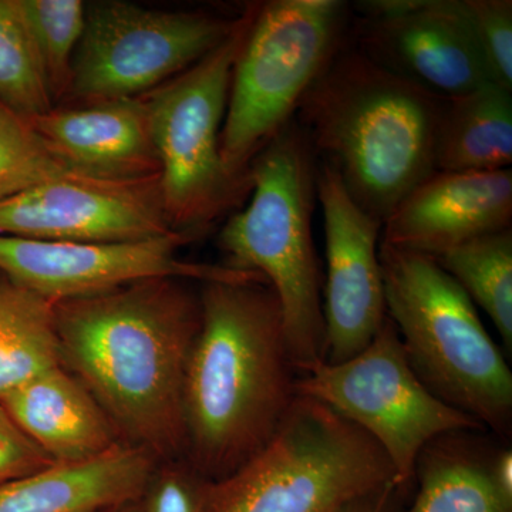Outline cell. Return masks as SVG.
Listing matches in <instances>:
<instances>
[{"instance_id": "8fae6325", "label": "cell", "mask_w": 512, "mask_h": 512, "mask_svg": "<svg viewBox=\"0 0 512 512\" xmlns=\"http://www.w3.org/2000/svg\"><path fill=\"white\" fill-rule=\"evenodd\" d=\"M190 239L180 232L130 242L0 237V274L53 303L90 298L157 278L266 284L254 272L185 261L180 249Z\"/></svg>"}, {"instance_id": "ba28073f", "label": "cell", "mask_w": 512, "mask_h": 512, "mask_svg": "<svg viewBox=\"0 0 512 512\" xmlns=\"http://www.w3.org/2000/svg\"><path fill=\"white\" fill-rule=\"evenodd\" d=\"M256 6L220 46L147 97L165 214L175 232L190 238L251 191L225 170L221 131L232 70Z\"/></svg>"}, {"instance_id": "4316f807", "label": "cell", "mask_w": 512, "mask_h": 512, "mask_svg": "<svg viewBox=\"0 0 512 512\" xmlns=\"http://www.w3.org/2000/svg\"><path fill=\"white\" fill-rule=\"evenodd\" d=\"M170 463L148 485L146 510L143 512H208L207 485L188 464ZM187 463V461H185Z\"/></svg>"}, {"instance_id": "7402d4cb", "label": "cell", "mask_w": 512, "mask_h": 512, "mask_svg": "<svg viewBox=\"0 0 512 512\" xmlns=\"http://www.w3.org/2000/svg\"><path fill=\"white\" fill-rule=\"evenodd\" d=\"M434 259L487 313L511 353L512 229L471 239Z\"/></svg>"}, {"instance_id": "484cf974", "label": "cell", "mask_w": 512, "mask_h": 512, "mask_svg": "<svg viewBox=\"0 0 512 512\" xmlns=\"http://www.w3.org/2000/svg\"><path fill=\"white\" fill-rule=\"evenodd\" d=\"M494 83L512 90L511 0H460Z\"/></svg>"}, {"instance_id": "4dcf8cb0", "label": "cell", "mask_w": 512, "mask_h": 512, "mask_svg": "<svg viewBox=\"0 0 512 512\" xmlns=\"http://www.w3.org/2000/svg\"><path fill=\"white\" fill-rule=\"evenodd\" d=\"M124 512H141V511L133 510V508H130V510H128V507H127V510H124Z\"/></svg>"}, {"instance_id": "44dd1931", "label": "cell", "mask_w": 512, "mask_h": 512, "mask_svg": "<svg viewBox=\"0 0 512 512\" xmlns=\"http://www.w3.org/2000/svg\"><path fill=\"white\" fill-rule=\"evenodd\" d=\"M60 366L55 303L0 274V399Z\"/></svg>"}, {"instance_id": "ffe728a7", "label": "cell", "mask_w": 512, "mask_h": 512, "mask_svg": "<svg viewBox=\"0 0 512 512\" xmlns=\"http://www.w3.org/2000/svg\"><path fill=\"white\" fill-rule=\"evenodd\" d=\"M466 434L440 437L421 451L414 474L417 493L403 512H512L491 484L490 456Z\"/></svg>"}, {"instance_id": "4fadbf2b", "label": "cell", "mask_w": 512, "mask_h": 512, "mask_svg": "<svg viewBox=\"0 0 512 512\" xmlns=\"http://www.w3.org/2000/svg\"><path fill=\"white\" fill-rule=\"evenodd\" d=\"M355 45L386 69L440 99L493 82L460 0H370Z\"/></svg>"}, {"instance_id": "e0dca14e", "label": "cell", "mask_w": 512, "mask_h": 512, "mask_svg": "<svg viewBox=\"0 0 512 512\" xmlns=\"http://www.w3.org/2000/svg\"><path fill=\"white\" fill-rule=\"evenodd\" d=\"M0 404L56 464L93 460L123 444L93 394L63 366L6 394Z\"/></svg>"}, {"instance_id": "ac0fdd59", "label": "cell", "mask_w": 512, "mask_h": 512, "mask_svg": "<svg viewBox=\"0 0 512 512\" xmlns=\"http://www.w3.org/2000/svg\"><path fill=\"white\" fill-rule=\"evenodd\" d=\"M154 458L123 443L82 463L53 464L0 487V512H100L146 493Z\"/></svg>"}, {"instance_id": "7a4b0ae2", "label": "cell", "mask_w": 512, "mask_h": 512, "mask_svg": "<svg viewBox=\"0 0 512 512\" xmlns=\"http://www.w3.org/2000/svg\"><path fill=\"white\" fill-rule=\"evenodd\" d=\"M200 299L185 376V461L214 483L274 439L298 399L301 375L268 285L208 282Z\"/></svg>"}, {"instance_id": "f546056e", "label": "cell", "mask_w": 512, "mask_h": 512, "mask_svg": "<svg viewBox=\"0 0 512 512\" xmlns=\"http://www.w3.org/2000/svg\"><path fill=\"white\" fill-rule=\"evenodd\" d=\"M488 476L495 493L512 510V451L511 448L497 451L488 457Z\"/></svg>"}, {"instance_id": "9a60e30c", "label": "cell", "mask_w": 512, "mask_h": 512, "mask_svg": "<svg viewBox=\"0 0 512 512\" xmlns=\"http://www.w3.org/2000/svg\"><path fill=\"white\" fill-rule=\"evenodd\" d=\"M512 222V171H434L383 222L380 244L439 258Z\"/></svg>"}, {"instance_id": "5bb4252c", "label": "cell", "mask_w": 512, "mask_h": 512, "mask_svg": "<svg viewBox=\"0 0 512 512\" xmlns=\"http://www.w3.org/2000/svg\"><path fill=\"white\" fill-rule=\"evenodd\" d=\"M316 200L323 211L328 262L322 296L325 362L342 363L366 349L387 319L379 258L383 222L356 204L338 171L322 160Z\"/></svg>"}, {"instance_id": "d4e9b609", "label": "cell", "mask_w": 512, "mask_h": 512, "mask_svg": "<svg viewBox=\"0 0 512 512\" xmlns=\"http://www.w3.org/2000/svg\"><path fill=\"white\" fill-rule=\"evenodd\" d=\"M72 173L79 171L46 146L29 119L0 101V202Z\"/></svg>"}, {"instance_id": "6da1fadb", "label": "cell", "mask_w": 512, "mask_h": 512, "mask_svg": "<svg viewBox=\"0 0 512 512\" xmlns=\"http://www.w3.org/2000/svg\"><path fill=\"white\" fill-rule=\"evenodd\" d=\"M55 320L64 369L93 394L121 441L154 460L185 458V376L200 295L184 279H147L57 302Z\"/></svg>"}, {"instance_id": "7c38bea8", "label": "cell", "mask_w": 512, "mask_h": 512, "mask_svg": "<svg viewBox=\"0 0 512 512\" xmlns=\"http://www.w3.org/2000/svg\"><path fill=\"white\" fill-rule=\"evenodd\" d=\"M174 232L165 214L160 175L106 180L66 174L0 202V237L130 242Z\"/></svg>"}, {"instance_id": "cb8c5ba5", "label": "cell", "mask_w": 512, "mask_h": 512, "mask_svg": "<svg viewBox=\"0 0 512 512\" xmlns=\"http://www.w3.org/2000/svg\"><path fill=\"white\" fill-rule=\"evenodd\" d=\"M53 101L69 96L73 62L86 25L82 0H18Z\"/></svg>"}, {"instance_id": "52a82bcc", "label": "cell", "mask_w": 512, "mask_h": 512, "mask_svg": "<svg viewBox=\"0 0 512 512\" xmlns=\"http://www.w3.org/2000/svg\"><path fill=\"white\" fill-rule=\"evenodd\" d=\"M342 0H272L256 6L232 70L221 158L238 183L293 121L299 104L348 39Z\"/></svg>"}, {"instance_id": "3957f363", "label": "cell", "mask_w": 512, "mask_h": 512, "mask_svg": "<svg viewBox=\"0 0 512 512\" xmlns=\"http://www.w3.org/2000/svg\"><path fill=\"white\" fill-rule=\"evenodd\" d=\"M441 104L346 39L303 97L296 123L356 204L384 222L434 173Z\"/></svg>"}, {"instance_id": "2e32d148", "label": "cell", "mask_w": 512, "mask_h": 512, "mask_svg": "<svg viewBox=\"0 0 512 512\" xmlns=\"http://www.w3.org/2000/svg\"><path fill=\"white\" fill-rule=\"evenodd\" d=\"M29 121L46 146L79 173L106 180L160 175L147 97L53 107Z\"/></svg>"}, {"instance_id": "d6986e66", "label": "cell", "mask_w": 512, "mask_h": 512, "mask_svg": "<svg viewBox=\"0 0 512 512\" xmlns=\"http://www.w3.org/2000/svg\"><path fill=\"white\" fill-rule=\"evenodd\" d=\"M512 164V90L487 82L443 99L434 171H500Z\"/></svg>"}, {"instance_id": "83f0119b", "label": "cell", "mask_w": 512, "mask_h": 512, "mask_svg": "<svg viewBox=\"0 0 512 512\" xmlns=\"http://www.w3.org/2000/svg\"><path fill=\"white\" fill-rule=\"evenodd\" d=\"M53 464L52 458L19 429L0 404V487Z\"/></svg>"}, {"instance_id": "277c9868", "label": "cell", "mask_w": 512, "mask_h": 512, "mask_svg": "<svg viewBox=\"0 0 512 512\" xmlns=\"http://www.w3.org/2000/svg\"><path fill=\"white\" fill-rule=\"evenodd\" d=\"M318 157L295 120L249 168L252 197L225 222L229 268L261 275L281 305L299 375L325 362L322 279L312 235Z\"/></svg>"}, {"instance_id": "8992f818", "label": "cell", "mask_w": 512, "mask_h": 512, "mask_svg": "<svg viewBox=\"0 0 512 512\" xmlns=\"http://www.w3.org/2000/svg\"><path fill=\"white\" fill-rule=\"evenodd\" d=\"M392 483L400 484L392 464L369 434L299 394L264 450L208 481L207 505L208 512H339Z\"/></svg>"}, {"instance_id": "603a6c76", "label": "cell", "mask_w": 512, "mask_h": 512, "mask_svg": "<svg viewBox=\"0 0 512 512\" xmlns=\"http://www.w3.org/2000/svg\"><path fill=\"white\" fill-rule=\"evenodd\" d=\"M0 101L26 119L55 107L18 0H0Z\"/></svg>"}, {"instance_id": "9c48e42d", "label": "cell", "mask_w": 512, "mask_h": 512, "mask_svg": "<svg viewBox=\"0 0 512 512\" xmlns=\"http://www.w3.org/2000/svg\"><path fill=\"white\" fill-rule=\"evenodd\" d=\"M298 393L326 404L369 434L404 488L414 485L417 460L431 441L483 430L421 383L389 316L355 357L319 363L299 376Z\"/></svg>"}, {"instance_id": "f1b7e54d", "label": "cell", "mask_w": 512, "mask_h": 512, "mask_svg": "<svg viewBox=\"0 0 512 512\" xmlns=\"http://www.w3.org/2000/svg\"><path fill=\"white\" fill-rule=\"evenodd\" d=\"M410 488L397 483L387 484L379 490L357 498L339 512H400L403 498Z\"/></svg>"}, {"instance_id": "5b68a950", "label": "cell", "mask_w": 512, "mask_h": 512, "mask_svg": "<svg viewBox=\"0 0 512 512\" xmlns=\"http://www.w3.org/2000/svg\"><path fill=\"white\" fill-rule=\"evenodd\" d=\"M387 316L421 383L441 402L508 437L512 373L476 305L431 256L380 244Z\"/></svg>"}, {"instance_id": "30bf717a", "label": "cell", "mask_w": 512, "mask_h": 512, "mask_svg": "<svg viewBox=\"0 0 512 512\" xmlns=\"http://www.w3.org/2000/svg\"><path fill=\"white\" fill-rule=\"evenodd\" d=\"M235 23L207 13L163 12L117 0L90 3L69 97L83 104L154 92L220 46Z\"/></svg>"}]
</instances>
